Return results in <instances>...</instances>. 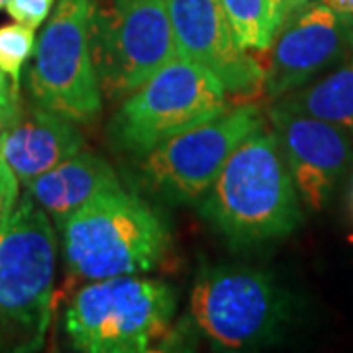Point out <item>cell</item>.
Here are the masks:
<instances>
[{"label":"cell","mask_w":353,"mask_h":353,"mask_svg":"<svg viewBox=\"0 0 353 353\" xmlns=\"http://www.w3.org/2000/svg\"><path fill=\"white\" fill-rule=\"evenodd\" d=\"M243 50L267 51L283 30L287 16L281 0H220Z\"/></svg>","instance_id":"obj_16"},{"label":"cell","mask_w":353,"mask_h":353,"mask_svg":"<svg viewBox=\"0 0 353 353\" xmlns=\"http://www.w3.org/2000/svg\"><path fill=\"white\" fill-rule=\"evenodd\" d=\"M90 53L101 92L122 99L175 59L176 43L165 0H94Z\"/></svg>","instance_id":"obj_6"},{"label":"cell","mask_w":353,"mask_h":353,"mask_svg":"<svg viewBox=\"0 0 353 353\" xmlns=\"http://www.w3.org/2000/svg\"><path fill=\"white\" fill-rule=\"evenodd\" d=\"M279 104L330 122L353 138V57L310 87L296 88Z\"/></svg>","instance_id":"obj_15"},{"label":"cell","mask_w":353,"mask_h":353,"mask_svg":"<svg viewBox=\"0 0 353 353\" xmlns=\"http://www.w3.org/2000/svg\"><path fill=\"white\" fill-rule=\"evenodd\" d=\"M352 212H353V189H352Z\"/></svg>","instance_id":"obj_23"},{"label":"cell","mask_w":353,"mask_h":353,"mask_svg":"<svg viewBox=\"0 0 353 353\" xmlns=\"http://www.w3.org/2000/svg\"><path fill=\"white\" fill-rule=\"evenodd\" d=\"M8 2H10V0H0V10H2V8H4V6L8 4Z\"/></svg>","instance_id":"obj_22"},{"label":"cell","mask_w":353,"mask_h":353,"mask_svg":"<svg viewBox=\"0 0 353 353\" xmlns=\"http://www.w3.org/2000/svg\"><path fill=\"white\" fill-rule=\"evenodd\" d=\"M224 110L226 88L218 77L176 55L128 94L110 122V138L118 150L143 155Z\"/></svg>","instance_id":"obj_5"},{"label":"cell","mask_w":353,"mask_h":353,"mask_svg":"<svg viewBox=\"0 0 353 353\" xmlns=\"http://www.w3.org/2000/svg\"><path fill=\"white\" fill-rule=\"evenodd\" d=\"M175 306V292L159 279H101L73 296L65 310V334L77 352H150L165 340Z\"/></svg>","instance_id":"obj_4"},{"label":"cell","mask_w":353,"mask_h":353,"mask_svg":"<svg viewBox=\"0 0 353 353\" xmlns=\"http://www.w3.org/2000/svg\"><path fill=\"white\" fill-rule=\"evenodd\" d=\"M36 50V30L14 22L0 26V69L20 90V79L28 57Z\"/></svg>","instance_id":"obj_17"},{"label":"cell","mask_w":353,"mask_h":353,"mask_svg":"<svg viewBox=\"0 0 353 353\" xmlns=\"http://www.w3.org/2000/svg\"><path fill=\"white\" fill-rule=\"evenodd\" d=\"M26 192L57 226L102 190L120 187L114 169L94 153H75L26 183Z\"/></svg>","instance_id":"obj_14"},{"label":"cell","mask_w":353,"mask_h":353,"mask_svg":"<svg viewBox=\"0 0 353 353\" xmlns=\"http://www.w3.org/2000/svg\"><path fill=\"white\" fill-rule=\"evenodd\" d=\"M190 316L218 350L241 352L275 340L289 320L290 303L261 271L210 267L190 290Z\"/></svg>","instance_id":"obj_7"},{"label":"cell","mask_w":353,"mask_h":353,"mask_svg":"<svg viewBox=\"0 0 353 353\" xmlns=\"http://www.w3.org/2000/svg\"><path fill=\"white\" fill-rule=\"evenodd\" d=\"M263 122L257 104L248 102L226 108L212 120L185 130L143 153L139 173L145 185L165 201H201L230 153Z\"/></svg>","instance_id":"obj_9"},{"label":"cell","mask_w":353,"mask_h":353,"mask_svg":"<svg viewBox=\"0 0 353 353\" xmlns=\"http://www.w3.org/2000/svg\"><path fill=\"white\" fill-rule=\"evenodd\" d=\"M18 176L10 169V165L4 161V157L0 155V232L6 228L10 216L14 214V208L18 204Z\"/></svg>","instance_id":"obj_18"},{"label":"cell","mask_w":353,"mask_h":353,"mask_svg":"<svg viewBox=\"0 0 353 353\" xmlns=\"http://www.w3.org/2000/svg\"><path fill=\"white\" fill-rule=\"evenodd\" d=\"M59 228L67 271L85 281L145 273L171 253L163 218L122 187L99 192Z\"/></svg>","instance_id":"obj_2"},{"label":"cell","mask_w":353,"mask_h":353,"mask_svg":"<svg viewBox=\"0 0 353 353\" xmlns=\"http://www.w3.org/2000/svg\"><path fill=\"white\" fill-rule=\"evenodd\" d=\"M322 4H326L334 12L343 16L345 20L353 18V0H322Z\"/></svg>","instance_id":"obj_20"},{"label":"cell","mask_w":353,"mask_h":353,"mask_svg":"<svg viewBox=\"0 0 353 353\" xmlns=\"http://www.w3.org/2000/svg\"><path fill=\"white\" fill-rule=\"evenodd\" d=\"M75 124L39 104L20 106L0 130V155L26 185L83 150L85 136Z\"/></svg>","instance_id":"obj_13"},{"label":"cell","mask_w":353,"mask_h":353,"mask_svg":"<svg viewBox=\"0 0 353 353\" xmlns=\"http://www.w3.org/2000/svg\"><path fill=\"white\" fill-rule=\"evenodd\" d=\"M20 110V90L0 69V130L6 126Z\"/></svg>","instance_id":"obj_19"},{"label":"cell","mask_w":353,"mask_h":353,"mask_svg":"<svg viewBox=\"0 0 353 353\" xmlns=\"http://www.w3.org/2000/svg\"><path fill=\"white\" fill-rule=\"evenodd\" d=\"M201 212L238 245L281 240L301 226L299 192L273 126L259 124L230 153Z\"/></svg>","instance_id":"obj_1"},{"label":"cell","mask_w":353,"mask_h":353,"mask_svg":"<svg viewBox=\"0 0 353 353\" xmlns=\"http://www.w3.org/2000/svg\"><path fill=\"white\" fill-rule=\"evenodd\" d=\"M273 43L265 65V88L277 99L294 92L353 51V32L343 16L322 2H310L290 16Z\"/></svg>","instance_id":"obj_12"},{"label":"cell","mask_w":353,"mask_h":353,"mask_svg":"<svg viewBox=\"0 0 353 353\" xmlns=\"http://www.w3.org/2000/svg\"><path fill=\"white\" fill-rule=\"evenodd\" d=\"M285 161L308 210H322L353 165L350 136L314 116L275 104L269 112Z\"/></svg>","instance_id":"obj_11"},{"label":"cell","mask_w":353,"mask_h":353,"mask_svg":"<svg viewBox=\"0 0 353 353\" xmlns=\"http://www.w3.org/2000/svg\"><path fill=\"white\" fill-rule=\"evenodd\" d=\"M94 0H57L34 51L28 88L36 104L87 124L102 108V92L90 53Z\"/></svg>","instance_id":"obj_8"},{"label":"cell","mask_w":353,"mask_h":353,"mask_svg":"<svg viewBox=\"0 0 353 353\" xmlns=\"http://www.w3.org/2000/svg\"><path fill=\"white\" fill-rule=\"evenodd\" d=\"M310 2H312V0H281L287 20H289L290 16H294L296 12H301L304 6H308ZM285 24H287V22H285Z\"/></svg>","instance_id":"obj_21"},{"label":"cell","mask_w":353,"mask_h":353,"mask_svg":"<svg viewBox=\"0 0 353 353\" xmlns=\"http://www.w3.org/2000/svg\"><path fill=\"white\" fill-rule=\"evenodd\" d=\"M55 234L28 192L0 232V347L36 352L53 310Z\"/></svg>","instance_id":"obj_3"},{"label":"cell","mask_w":353,"mask_h":353,"mask_svg":"<svg viewBox=\"0 0 353 353\" xmlns=\"http://www.w3.org/2000/svg\"><path fill=\"white\" fill-rule=\"evenodd\" d=\"M176 53L208 69L236 97H252L265 85L259 59L234 36L220 0H165Z\"/></svg>","instance_id":"obj_10"}]
</instances>
